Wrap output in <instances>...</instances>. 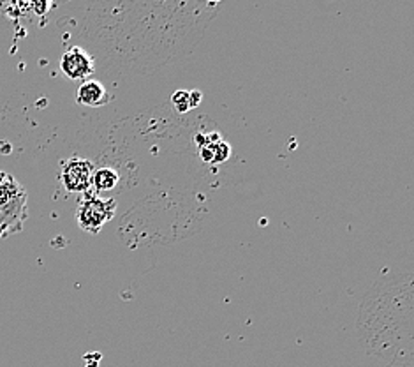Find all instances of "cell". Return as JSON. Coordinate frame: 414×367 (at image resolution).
Masks as SVG:
<instances>
[{
  "mask_svg": "<svg viewBox=\"0 0 414 367\" xmlns=\"http://www.w3.org/2000/svg\"><path fill=\"white\" fill-rule=\"evenodd\" d=\"M27 191L13 175L0 171V240L21 232L28 218Z\"/></svg>",
  "mask_w": 414,
  "mask_h": 367,
  "instance_id": "cell-1",
  "label": "cell"
},
{
  "mask_svg": "<svg viewBox=\"0 0 414 367\" xmlns=\"http://www.w3.org/2000/svg\"><path fill=\"white\" fill-rule=\"evenodd\" d=\"M117 201L113 198H100L96 193H85L76 208V222L83 232L97 235L115 215Z\"/></svg>",
  "mask_w": 414,
  "mask_h": 367,
  "instance_id": "cell-2",
  "label": "cell"
},
{
  "mask_svg": "<svg viewBox=\"0 0 414 367\" xmlns=\"http://www.w3.org/2000/svg\"><path fill=\"white\" fill-rule=\"evenodd\" d=\"M96 166L90 163L88 159H81V157H73V159L66 161L62 164V171H60V179H62L64 187L69 193H90L92 187V177Z\"/></svg>",
  "mask_w": 414,
  "mask_h": 367,
  "instance_id": "cell-3",
  "label": "cell"
},
{
  "mask_svg": "<svg viewBox=\"0 0 414 367\" xmlns=\"http://www.w3.org/2000/svg\"><path fill=\"white\" fill-rule=\"evenodd\" d=\"M60 69L71 80H85L93 73V57H90L85 50L74 46L62 55Z\"/></svg>",
  "mask_w": 414,
  "mask_h": 367,
  "instance_id": "cell-4",
  "label": "cell"
},
{
  "mask_svg": "<svg viewBox=\"0 0 414 367\" xmlns=\"http://www.w3.org/2000/svg\"><path fill=\"white\" fill-rule=\"evenodd\" d=\"M76 101L83 106H90V108H97V106H104L106 103H110L111 96L108 94L104 85L97 80H85L80 85L76 94Z\"/></svg>",
  "mask_w": 414,
  "mask_h": 367,
  "instance_id": "cell-5",
  "label": "cell"
},
{
  "mask_svg": "<svg viewBox=\"0 0 414 367\" xmlns=\"http://www.w3.org/2000/svg\"><path fill=\"white\" fill-rule=\"evenodd\" d=\"M118 182H120V177H118L117 171L110 166L96 168L92 177V187L96 191V194L100 193H110V191L117 189Z\"/></svg>",
  "mask_w": 414,
  "mask_h": 367,
  "instance_id": "cell-6",
  "label": "cell"
},
{
  "mask_svg": "<svg viewBox=\"0 0 414 367\" xmlns=\"http://www.w3.org/2000/svg\"><path fill=\"white\" fill-rule=\"evenodd\" d=\"M171 104L173 108H175L178 113H185V111H189L190 108V97H189V92L187 91H178L175 92L171 96Z\"/></svg>",
  "mask_w": 414,
  "mask_h": 367,
  "instance_id": "cell-7",
  "label": "cell"
},
{
  "mask_svg": "<svg viewBox=\"0 0 414 367\" xmlns=\"http://www.w3.org/2000/svg\"><path fill=\"white\" fill-rule=\"evenodd\" d=\"M229 156H231V147H229L224 140H221V142L214 147V164L224 163V161L229 159Z\"/></svg>",
  "mask_w": 414,
  "mask_h": 367,
  "instance_id": "cell-8",
  "label": "cell"
},
{
  "mask_svg": "<svg viewBox=\"0 0 414 367\" xmlns=\"http://www.w3.org/2000/svg\"><path fill=\"white\" fill-rule=\"evenodd\" d=\"M189 97H190V106L192 108H196L197 104L201 103V92H197V91H192V92H189Z\"/></svg>",
  "mask_w": 414,
  "mask_h": 367,
  "instance_id": "cell-9",
  "label": "cell"
}]
</instances>
